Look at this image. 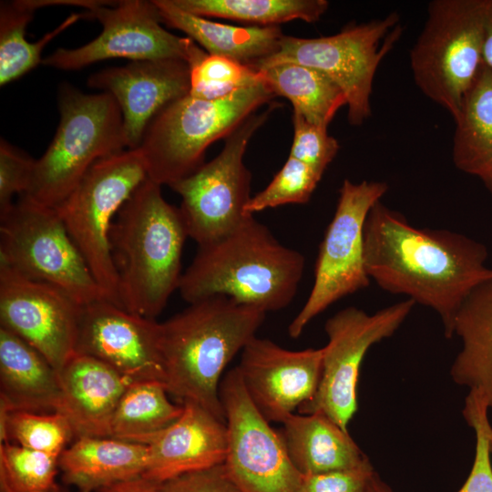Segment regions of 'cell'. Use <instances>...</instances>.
Returning a JSON list of instances; mask_svg holds the SVG:
<instances>
[{"label":"cell","instance_id":"39","mask_svg":"<svg viewBox=\"0 0 492 492\" xmlns=\"http://www.w3.org/2000/svg\"><path fill=\"white\" fill-rule=\"evenodd\" d=\"M378 477L369 460L352 469L302 475L301 492H372Z\"/></svg>","mask_w":492,"mask_h":492},{"label":"cell","instance_id":"20","mask_svg":"<svg viewBox=\"0 0 492 492\" xmlns=\"http://www.w3.org/2000/svg\"><path fill=\"white\" fill-rule=\"evenodd\" d=\"M181 404V415L147 444L149 458L142 477L156 484L222 464L227 456L226 422L194 402Z\"/></svg>","mask_w":492,"mask_h":492},{"label":"cell","instance_id":"8","mask_svg":"<svg viewBox=\"0 0 492 492\" xmlns=\"http://www.w3.org/2000/svg\"><path fill=\"white\" fill-rule=\"evenodd\" d=\"M147 178L139 149H126L97 161L55 208L106 299L119 307L110 231L122 206Z\"/></svg>","mask_w":492,"mask_h":492},{"label":"cell","instance_id":"22","mask_svg":"<svg viewBox=\"0 0 492 492\" xmlns=\"http://www.w3.org/2000/svg\"><path fill=\"white\" fill-rule=\"evenodd\" d=\"M60 401L58 372L28 343L0 327V409L54 413Z\"/></svg>","mask_w":492,"mask_h":492},{"label":"cell","instance_id":"11","mask_svg":"<svg viewBox=\"0 0 492 492\" xmlns=\"http://www.w3.org/2000/svg\"><path fill=\"white\" fill-rule=\"evenodd\" d=\"M246 118L226 138L221 151L189 177L170 188L181 197L179 207L189 238L198 246L218 241L236 230L250 216L251 173L243 157L254 133L279 106Z\"/></svg>","mask_w":492,"mask_h":492},{"label":"cell","instance_id":"6","mask_svg":"<svg viewBox=\"0 0 492 492\" xmlns=\"http://www.w3.org/2000/svg\"><path fill=\"white\" fill-rule=\"evenodd\" d=\"M58 108L56 132L46 152L36 160L26 193L51 208L69 196L97 161L128 148L122 113L109 93L85 94L63 85Z\"/></svg>","mask_w":492,"mask_h":492},{"label":"cell","instance_id":"31","mask_svg":"<svg viewBox=\"0 0 492 492\" xmlns=\"http://www.w3.org/2000/svg\"><path fill=\"white\" fill-rule=\"evenodd\" d=\"M179 8L201 17H219L279 26L292 20L318 21L327 11L326 0H171Z\"/></svg>","mask_w":492,"mask_h":492},{"label":"cell","instance_id":"27","mask_svg":"<svg viewBox=\"0 0 492 492\" xmlns=\"http://www.w3.org/2000/svg\"><path fill=\"white\" fill-rule=\"evenodd\" d=\"M454 121L455 166L487 186L492 182V68L484 62Z\"/></svg>","mask_w":492,"mask_h":492},{"label":"cell","instance_id":"14","mask_svg":"<svg viewBox=\"0 0 492 492\" xmlns=\"http://www.w3.org/2000/svg\"><path fill=\"white\" fill-rule=\"evenodd\" d=\"M97 19L100 35L77 48H58L43 64L61 70H78L108 58L131 61L182 59L191 67L207 52L190 37L174 35L162 26L153 1H104L81 13Z\"/></svg>","mask_w":492,"mask_h":492},{"label":"cell","instance_id":"16","mask_svg":"<svg viewBox=\"0 0 492 492\" xmlns=\"http://www.w3.org/2000/svg\"><path fill=\"white\" fill-rule=\"evenodd\" d=\"M81 307L62 290L0 265V327L28 343L57 372L75 354Z\"/></svg>","mask_w":492,"mask_h":492},{"label":"cell","instance_id":"42","mask_svg":"<svg viewBox=\"0 0 492 492\" xmlns=\"http://www.w3.org/2000/svg\"><path fill=\"white\" fill-rule=\"evenodd\" d=\"M483 62L492 68V0H486Z\"/></svg>","mask_w":492,"mask_h":492},{"label":"cell","instance_id":"33","mask_svg":"<svg viewBox=\"0 0 492 492\" xmlns=\"http://www.w3.org/2000/svg\"><path fill=\"white\" fill-rule=\"evenodd\" d=\"M59 456L19 445L0 443V492H49L56 482Z\"/></svg>","mask_w":492,"mask_h":492},{"label":"cell","instance_id":"9","mask_svg":"<svg viewBox=\"0 0 492 492\" xmlns=\"http://www.w3.org/2000/svg\"><path fill=\"white\" fill-rule=\"evenodd\" d=\"M0 265L62 290L81 306L106 299L56 210L26 194L0 216Z\"/></svg>","mask_w":492,"mask_h":492},{"label":"cell","instance_id":"7","mask_svg":"<svg viewBox=\"0 0 492 492\" xmlns=\"http://www.w3.org/2000/svg\"><path fill=\"white\" fill-rule=\"evenodd\" d=\"M486 0H434L410 51L415 85L458 117L464 97L483 63Z\"/></svg>","mask_w":492,"mask_h":492},{"label":"cell","instance_id":"37","mask_svg":"<svg viewBox=\"0 0 492 492\" xmlns=\"http://www.w3.org/2000/svg\"><path fill=\"white\" fill-rule=\"evenodd\" d=\"M293 139L289 156L324 173L339 150L338 141L327 132V128L311 124L293 111Z\"/></svg>","mask_w":492,"mask_h":492},{"label":"cell","instance_id":"41","mask_svg":"<svg viewBox=\"0 0 492 492\" xmlns=\"http://www.w3.org/2000/svg\"><path fill=\"white\" fill-rule=\"evenodd\" d=\"M156 483L142 477L118 483L98 492H157Z\"/></svg>","mask_w":492,"mask_h":492},{"label":"cell","instance_id":"45","mask_svg":"<svg viewBox=\"0 0 492 492\" xmlns=\"http://www.w3.org/2000/svg\"><path fill=\"white\" fill-rule=\"evenodd\" d=\"M49 492H67V491L62 489V488L58 486V487H56V488L52 489V490L49 491Z\"/></svg>","mask_w":492,"mask_h":492},{"label":"cell","instance_id":"23","mask_svg":"<svg viewBox=\"0 0 492 492\" xmlns=\"http://www.w3.org/2000/svg\"><path fill=\"white\" fill-rule=\"evenodd\" d=\"M149 446L112 437L83 436L60 455L63 481L79 492H98L144 474Z\"/></svg>","mask_w":492,"mask_h":492},{"label":"cell","instance_id":"19","mask_svg":"<svg viewBox=\"0 0 492 492\" xmlns=\"http://www.w3.org/2000/svg\"><path fill=\"white\" fill-rule=\"evenodd\" d=\"M190 66L182 59L131 61L91 75L88 87L118 102L128 149H138L147 128L166 106L190 94Z\"/></svg>","mask_w":492,"mask_h":492},{"label":"cell","instance_id":"18","mask_svg":"<svg viewBox=\"0 0 492 492\" xmlns=\"http://www.w3.org/2000/svg\"><path fill=\"white\" fill-rule=\"evenodd\" d=\"M322 363L323 348L291 351L255 336L242 349L237 368L261 414L282 424L315 395Z\"/></svg>","mask_w":492,"mask_h":492},{"label":"cell","instance_id":"34","mask_svg":"<svg viewBox=\"0 0 492 492\" xmlns=\"http://www.w3.org/2000/svg\"><path fill=\"white\" fill-rule=\"evenodd\" d=\"M191 97L215 100L262 82L258 71L228 57L208 53L190 67Z\"/></svg>","mask_w":492,"mask_h":492},{"label":"cell","instance_id":"29","mask_svg":"<svg viewBox=\"0 0 492 492\" xmlns=\"http://www.w3.org/2000/svg\"><path fill=\"white\" fill-rule=\"evenodd\" d=\"M168 394L159 381L131 383L114 412L110 437L147 445L183 412L182 404L171 403Z\"/></svg>","mask_w":492,"mask_h":492},{"label":"cell","instance_id":"40","mask_svg":"<svg viewBox=\"0 0 492 492\" xmlns=\"http://www.w3.org/2000/svg\"><path fill=\"white\" fill-rule=\"evenodd\" d=\"M157 492H241L225 464L188 472L157 485Z\"/></svg>","mask_w":492,"mask_h":492},{"label":"cell","instance_id":"36","mask_svg":"<svg viewBox=\"0 0 492 492\" xmlns=\"http://www.w3.org/2000/svg\"><path fill=\"white\" fill-rule=\"evenodd\" d=\"M489 407L484 397L469 391L462 411L476 437L475 456L469 475L457 492H492V464L489 451Z\"/></svg>","mask_w":492,"mask_h":492},{"label":"cell","instance_id":"4","mask_svg":"<svg viewBox=\"0 0 492 492\" xmlns=\"http://www.w3.org/2000/svg\"><path fill=\"white\" fill-rule=\"evenodd\" d=\"M304 269V256L252 215L227 236L199 246L178 291L189 303L224 295L267 313L292 302Z\"/></svg>","mask_w":492,"mask_h":492},{"label":"cell","instance_id":"1","mask_svg":"<svg viewBox=\"0 0 492 492\" xmlns=\"http://www.w3.org/2000/svg\"><path fill=\"white\" fill-rule=\"evenodd\" d=\"M487 247L448 230L417 228L381 201L364 226V260L370 280L384 291L408 296L441 318L454 335L455 316L471 291L492 280Z\"/></svg>","mask_w":492,"mask_h":492},{"label":"cell","instance_id":"28","mask_svg":"<svg viewBox=\"0 0 492 492\" xmlns=\"http://www.w3.org/2000/svg\"><path fill=\"white\" fill-rule=\"evenodd\" d=\"M275 96L291 101L311 124L328 128L338 110L346 106L343 90L324 73L294 63H282L258 71Z\"/></svg>","mask_w":492,"mask_h":492},{"label":"cell","instance_id":"32","mask_svg":"<svg viewBox=\"0 0 492 492\" xmlns=\"http://www.w3.org/2000/svg\"><path fill=\"white\" fill-rule=\"evenodd\" d=\"M73 437L75 435L68 419L59 412L0 409V443L11 442L60 456Z\"/></svg>","mask_w":492,"mask_h":492},{"label":"cell","instance_id":"35","mask_svg":"<svg viewBox=\"0 0 492 492\" xmlns=\"http://www.w3.org/2000/svg\"><path fill=\"white\" fill-rule=\"evenodd\" d=\"M322 175L307 164L289 156L272 181L251 196L245 211L249 215L286 204L309 201Z\"/></svg>","mask_w":492,"mask_h":492},{"label":"cell","instance_id":"30","mask_svg":"<svg viewBox=\"0 0 492 492\" xmlns=\"http://www.w3.org/2000/svg\"><path fill=\"white\" fill-rule=\"evenodd\" d=\"M41 8L39 0L4 1L0 5V85L13 82L42 63L44 48L56 36L82 18L72 14L36 42L26 37L27 25Z\"/></svg>","mask_w":492,"mask_h":492},{"label":"cell","instance_id":"44","mask_svg":"<svg viewBox=\"0 0 492 492\" xmlns=\"http://www.w3.org/2000/svg\"><path fill=\"white\" fill-rule=\"evenodd\" d=\"M489 451H490V454H491V456H492V429L489 433Z\"/></svg>","mask_w":492,"mask_h":492},{"label":"cell","instance_id":"38","mask_svg":"<svg viewBox=\"0 0 492 492\" xmlns=\"http://www.w3.org/2000/svg\"><path fill=\"white\" fill-rule=\"evenodd\" d=\"M36 160L6 140L0 142V216L14 205L15 195L26 194L30 187Z\"/></svg>","mask_w":492,"mask_h":492},{"label":"cell","instance_id":"24","mask_svg":"<svg viewBox=\"0 0 492 492\" xmlns=\"http://www.w3.org/2000/svg\"><path fill=\"white\" fill-rule=\"evenodd\" d=\"M153 2L162 24L184 32L209 55L228 57L254 70L278 50L284 36L279 26L226 25L186 12L171 0Z\"/></svg>","mask_w":492,"mask_h":492},{"label":"cell","instance_id":"3","mask_svg":"<svg viewBox=\"0 0 492 492\" xmlns=\"http://www.w3.org/2000/svg\"><path fill=\"white\" fill-rule=\"evenodd\" d=\"M187 238L180 209L147 178L122 206L110 231L121 308L156 320L179 289Z\"/></svg>","mask_w":492,"mask_h":492},{"label":"cell","instance_id":"17","mask_svg":"<svg viewBox=\"0 0 492 492\" xmlns=\"http://www.w3.org/2000/svg\"><path fill=\"white\" fill-rule=\"evenodd\" d=\"M159 323L103 299L81 307L75 354L93 357L129 381L165 384Z\"/></svg>","mask_w":492,"mask_h":492},{"label":"cell","instance_id":"21","mask_svg":"<svg viewBox=\"0 0 492 492\" xmlns=\"http://www.w3.org/2000/svg\"><path fill=\"white\" fill-rule=\"evenodd\" d=\"M58 374L61 401L57 412L68 419L76 439L110 437L114 412L132 382L106 364L79 354Z\"/></svg>","mask_w":492,"mask_h":492},{"label":"cell","instance_id":"26","mask_svg":"<svg viewBox=\"0 0 492 492\" xmlns=\"http://www.w3.org/2000/svg\"><path fill=\"white\" fill-rule=\"evenodd\" d=\"M454 334L463 345L450 369L453 381L479 393L492 410V280L466 297L455 316Z\"/></svg>","mask_w":492,"mask_h":492},{"label":"cell","instance_id":"13","mask_svg":"<svg viewBox=\"0 0 492 492\" xmlns=\"http://www.w3.org/2000/svg\"><path fill=\"white\" fill-rule=\"evenodd\" d=\"M415 305L411 299L368 314L356 307L330 317L324 330L322 374L313 397L299 407L301 414L321 411L343 430L358 409L357 386L364 358L372 345L392 336Z\"/></svg>","mask_w":492,"mask_h":492},{"label":"cell","instance_id":"10","mask_svg":"<svg viewBox=\"0 0 492 492\" xmlns=\"http://www.w3.org/2000/svg\"><path fill=\"white\" fill-rule=\"evenodd\" d=\"M402 33L399 16L391 13L367 23L349 25L339 33L316 38L283 36L278 50L255 70L294 63L320 70L344 93L347 119L362 125L372 113L375 72Z\"/></svg>","mask_w":492,"mask_h":492},{"label":"cell","instance_id":"43","mask_svg":"<svg viewBox=\"0 0 492 492\" xmlns=\"http://www.w3.org/2000/svg\"><path fill=\"white\" fill-rule=\"evenodd\" d=\"M372 492H393V490L380 478H377Z\"/></svg>","mask_w":492,"mask_h":492},{"label":"cell","instance_id":"12","mask_svg":"<svg viewBox=\"0 0 492 492\" xmlns=\"http://www.w3.org/2000/svg\"><path fill=\"white\" fill-rule=\"evenodd\" d=\"M387 190L383 181L343 180L334 215L319 246L313 288L288 326L292 338H298L330 305L370 284L364 260V226L369 211Z\"/></svg>","mask_w":492,"mask_h":492},{"label":"cell","instance_id":"46","mask_svg":"<svg viewBox=\"0 0 492 492\" xmlns=\"http://www.w3.org/2000/svg\"><path fill=\"white\" fill-rule=\"evenodd\" d=\"M487 189L492 193V182L486 186Z\"/></svg>","mask_w":492,"mask_h":492},{"label":"cell","instance_id":"25","mask_svg":"<svg viewBox=\"0 0 492 492\" xmlns=\"http://www.w3.org/2000/svg\"><path fill=\"white\" fill-rule=\"evenodd\" d=\"M282 425L287 452L302 475L352 469L369 461L349 431L321 411L293 413Z\"/></svg>","mask_w":492,"mask_h":492},{"label":"cell","instance_id":"5","mask_svg":"<svg viewBox=\"0 0 492 492\" xmlns=\"http://www.w3.org/2000/svg\"><path fill=\"white\" fill-rule=\"evenodd\" d=\"M275 97L262 81L220 99L189 94L169 104L149 123L138 148L148 178L170 187L189 177L205 163V152L213 142L226 138Z\"/></svg>","mask_w":492,"mask_h":492},{"label":"cell","instance_id":"15","mask_svg":"<svg viewBox=\"0 0 492 492\" xmlns=\"http://www.w3.org/2000/svg\"><path fill=\"white\" fill-rule=\"evenodd\" d=\"M228 429L225 466L241 492H301L302 474L281 433L250 398L237 367L220 384Z\"/></svg>","mask_w":492,"mask_h":492},{"label":"cell","instance_id":"2","mask_svg":"<svg viewBox=\"0 0 492 492\" xmlns=\"http://www.w3.org/2000/svg\"><path fill=\"white\" fill-rule=\"evenodd\" d=\"M159 323V351L169 394L194 402L225 422L221 374L256 336L266 313L216 295Z\"/></svg>","mask_w":492,"mask_h":492}]
</instances>
